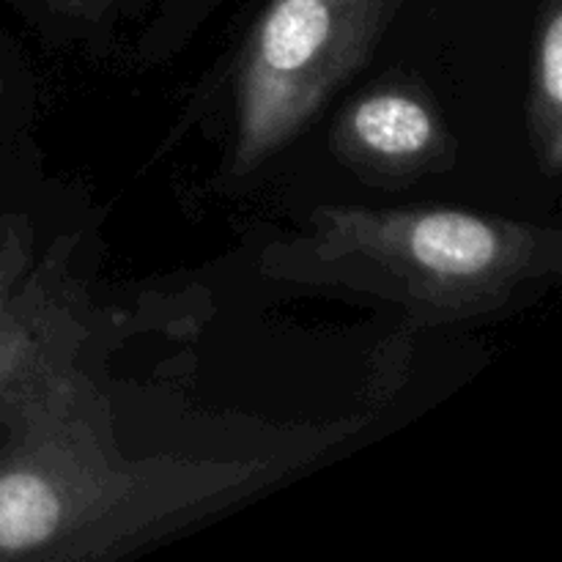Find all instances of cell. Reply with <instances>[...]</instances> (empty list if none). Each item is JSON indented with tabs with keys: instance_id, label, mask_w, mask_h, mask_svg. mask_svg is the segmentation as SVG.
Returning <instances> with one entry per match:
<instances>
[{
	"instance_id": "1",
	"label": "cell",
	"mask_w": 562,
	"mask_h": 562,
	"mask_svg": "<svg viewBox=\"0 0 562 562\" xmlns=\"http://www.w3.org/2000/svg\"><path fill=\"white\" fill-rule=\"evenodd\" d=\"M283 470L278 459H124L102 395L77 373L0 450V562L110 558Z\"/></svg>"
},
{
	"instance_id": "2",
	"label": "cell",
	"mask_w": 562,
	"mask_h": 562,
	"mask_svg": "<svg viewBox=\"0 0 562 562\" xmlns=\"http://www.w3.org/2000/svg\"><path fill=\"white\" fill-rule=\"evenodd\" d=\"M558 231L464 209L322 206L311 236L280 247L294 280L387 296L423 322L497 311L525 283L560 269Z\"/></svg>"
},
{
	"instance_id": "3",
	"label": "cell",
	"mask_w": 562,
	"mask_h": 562,
	"mask_svg": "<svg viewBox=\"0 0 562 562\" xmlns=\"http://www.w3.org/2000/svg\"><path fill=\"white\" fill-rule=\"evenodd\" d=\"M384 0H272L245 55L236 173L256 168L318 113L366 58Z\"/></svg>"
},
{
	"instance_id": "4",
	"label": "cell",
	"mask_w": 562,
	"mask_h": 562,
	"mask_svg": "<svg viewBox=\"0 0 562 562\" xmlns=\"http://www.w3.org/2000/svg\"><path fill=\"white\" fill-rule=\"evenodd\" d=\"M55 274L31 280L14 291L0 311V423L14 426L36 406L47 404L69 379H75V349L80 329L60 294Z\"/></svg>"
},
{
	"instance_id": "5",
	"label": "cell",
	"mask_w": 562,
	"mask_h": 562,
	"mask_svg": "<svg viewBox=\"0 0 562 562\" xmlns=\"http://www.w3.org/2000/svg\"><path fill=\"white\" fill-rule=\"evenodd\" d=\"M335 140L349 162L387 179L426 173L450 154L437 108L406 86H384L355 99L340 113Z\"/></svg>"
},
{
	"instance_id": "6",
	"label": "cell",
	"mask_w": 562,
	"mask_h": 562,
	"mask_svg": "<svg viewBox=\"0 0 562 562\" xmlns=\"http://www.w3.org/2000/svg\"><path fill=\"white\" fill-rule=\"evenodd\" d=\"M530 124L538 159L547 173L562 165V3L547 0L536 38L530 86Z\"/></svg>"
},
{
	"instance_id": "7",
	"label": "cell",
	"mask_w": 562,
	"mask_h": 562,
	"mask_svg": "<svg viewBox=\"0 0 562 562\" xmlns=\"http://www.w3.org/2000/svg\"><path fill=\"white\" fill-rule=\"evenodd\" d=\"M31 258V234L20 217L0 214V311L14 296L16 283Z\"/></svg>"
},
{
	"instance_id": "8",
	"label": "cell",
	"mask_w": 562,
	"mask_h": 562,
	"mask_svg": "<svg viewBox=\"0 0 562 562\" xmlns=\"http://www.w3.org/2000/svg\"><path fill=\"white\" fill-rule=\"evenodd\" d=\"M53 9H60V11H69V14H77V16H91V14H99V11L108 9L113 0H47Z\"/></svg>"
}]
</instances>
